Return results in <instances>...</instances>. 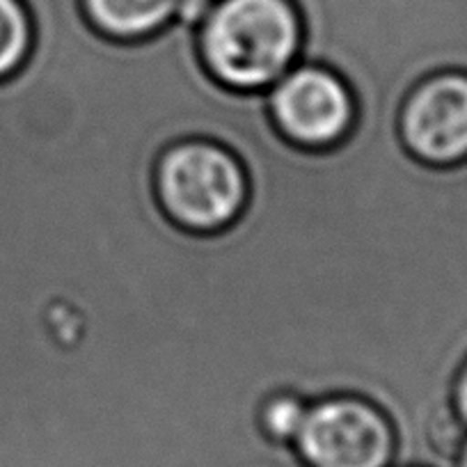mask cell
Here are the masks:
<instances>
[{"label": "cell", "mask_w": 467, "mask_h": 467, "mask_svg": "<svg viewBox=\"0 0 467 467\" xmlns=\"http://www.w3.org/2000/svg\"><path fill=\"white\" fill-rule=\"evenodd\" d=\"M209 74L239 92H266L303 51V19L294 0H215L197 28Z\"/></svg>", "instance_id": "obj_1"}, {"label": "cell", "mask_w": 467, "mask_h": 467, "mask_svg": "<svg viewBox=\"0 0 467 467\" xmlns=\"http://www.w3.org/2000/svg\"><path fill=\"white\" fill-rule=\"evenodd\" d=\"M156 192L174 223L192 232H218L244 211L248 177L227 147L192 138L163 151Z\"/></svg>", "instance_id": "obj_2"}, {"label": "cell", "mask_w": 467, "mask_h": 467, "mask_svg": "<svg viewBox=\"0 0 467 467\" xmlns=\"http://www.w3.org/2000/svg\"><path fill=\"white\" fill-rule=\"evenodd\" d=\"M303 467H392L397 435L380 408L356 394H330L307 406L294 440Z\"/></svg>", "instance_id": "obj_3"}, {"label": "cell", "mask_w": 467, "mask_h": 467, "mask_svg": "<svg viewBox=\"0 0 467 467\" xmlns=\"http://www.w3.org/2000/svg\"><path fill=\"white\" fill-rule=\"evenodd\" d=\"M277 131L305 150H327L344 140L356 122V97L335 69L300 60L266 89Z\"/></svg>", "instance_id": "obj_4"}, {"label": "cell", "mask_w": 467, "mask_h": 467, "mask_svg": "<svg viewBox=\"0 0 467 467\" xmlns=\"http://www.w3.org/2000/svg\"><path fill=\"white\" fill-rule=\"evenodd\" d=\"M399 133L421 163L449 168L467 161V71L424 76L403 99Z\"/></svg>", "instance_id": "obj_5"}, {"label": "cell", "mask_w": 467, "mask_h": 467, "mask_svg": "<svg viewBox=\"0 0 467 467\" xmlns=\"http://www.w3.org/2000/svg\"><path fill=\"white\" fill-rule=\"evenodd\" d=\"M179 0H80L89 24L106 37L133 42L168 28Z\"/></svg>", "instance_id": "obj_6"}, {"label": "cell", "mask_w": 467, "mask_h": 467, "mask_svg": "<svg viewBox=\"0 0 467 467\" xmlns=\"http://www.w3.org/2000/svg\"><path fill=\"white\" fill-rule=\"evenodd\" d=\"M33 35L26 0H0V80L24 65L33 48Z\"/></svg>", "instance_id": "obj_7"}, {"label": "cell", "mask_w": 467, "mask_h": 467, "mask_svg": "<svg viewBox=\"0 0 467 467\" xmlns=\"http://www.w3.org/2000/svg\"><path fill=\"white\" fill-rule=\"evenodd\" d=\"M309 401L296 392H275L262 403L257 415L259 431L275 447L294 449Z\"/></svg>", "instance_id": "obj_8"}, {"label": "cell", "mask_w": 467, "mask_h": 467, "mask_svg": "<svg viewBox=\"0 0 467 467\" xmlns=\"http://www.w3.org/2000/svg\"><path fill=\"white\" fill-rule=\"evenodd\" d=\"M451 403L456 415L461 417V421L465 424L467 429V360L462 362L461 371L456 376V383H453V392H451Z\"/></svg>", "instance_id": "obj_9"}, {"label": "cell", "mask_w": 467, "mask_h": 467, "mask_svg": "<svg viewBox=\"0 0 467 467\" xmlns=\"http://www.w3.org/2000/svg\"><path fill=\"white\" fill-rule=\"evenodd\" d=\"M451 467H467V440H465V442H462V447H461V451H458V456L453 458Z\"/></svg>", "instance_id": "obj_10"}]
</instances>
